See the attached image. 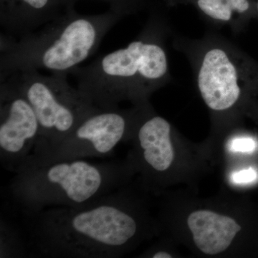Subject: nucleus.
Segmentation results:
<instances>
[{
  "label": "nucleus",
  "instance_id": "nucleus-1",
  "mask_svg": "<svg viewBox=\"0 0 258 258\" xmlns=\"http://www.w3.org/2000/svg\"><path fill=\"white\" fill-rule=\"evenodd\" d=\"M117 192L86 206L47 208L29 216L30 248L46 257H118L135 240L139 226Z\"/></svg>",
  "mask_w": 258,
  "mask_h": 258
},
{
  "label": "nucleus",
  "instance_id": "nucleus-2",
  "mask_svg": "<svg viewBox=\"0 0 258 258\" xmlns=\"http://www.w3.org/2000/svg\"><path fill=\"white\" fill-rule=\"evenodd\" d=\"M120 18L114 13L86 16L68 11L18 38L1 34L0 81L31 70L71 74L95 53Z\"/></svg>",
  "mask_w": 258,
  "mask_h": 258
},
{
  "label": "nucleus",
  "instance_id": "nucleus-3",
  "mask_svg": "<svg viewBox=\"0 0 258 258\" xmlns=\"http://www.w3.org/2000/svg\"><path fill=\"white\" fill-rule=\"evenodd\" d=\"M123 171L118 164L83 159L29 166L15 173L10 193L28 217L47 208H79L113 192Z\"/></svg>",
  "mask_w": 258,
  "mask_h": 258
},
{
  "label": "nucleus",
  "instance_id": "nucleus-4",
  "mask_svg": "<svg viewBox=\"0 0 258 258\" xmlns=\"http://www.w3.org/2000/svg\"><path fill=\"white\" fill-rule=\"evenodd\" d=\"M167 56L152 31L147 30L126 47L75 69L78 88L103 110L118 109L120 102L137 101L163 82Z\"/></svg>",
  "mask_w": 258,
  "mask_h": 258
},
{
  "label": "nucleus",
  "instance_id": "nucleus-5",
  "mask_svg": "<svg viewBox=\"0 0 258 258\" xmlns=\"http://www.w3.org/2000/svg\"><path fill=\"white\" fill-rule=\"evenodd\" d=\"M67 78L66 74L45 76L31 70L0 81H6L23 95L36 114L40 137L31 155L60 143L100 109L79 88L72 87Z\"/></svg>",
  "mask_w": 258,
  "mask_h": 258
},
{
  "label": "nucleus",
  "instance_id": "nucleus-6",
  "mask_svg": "<svg viewBox=\"0 0 258 258\" xmlns=\"http://www.w3.org/2000/svg\"><path fill=\"white\" fill-rule=\"evenodd\" d=\"M129 124L124 112L99 109L83 120L60 143L30 156L18 171L56 161L106 157L125 138Z\"/></svg>",
  "mask_w": 258,
  "mask_h": 258
},
{
  "label": "nucleus",
  "instance_id": "nucleus-7",
  "mask_svg": "<svg viewBox=\"0 0 258 258\" xmlns=\"http://www.w3.org/2000/svg\"><path fill=\"white\" fill-rule=\"evenodd\" d=\"M40 137L36 114L23 95L0 81V160L16 172L31 156Z\"/></svg>",
  "mask_w": 258,
  "mask_h": 258
},
{
  "label": "nucleus",
  "instance_id": "nucleus-8",
  "mask_svg": "<svg viewBox=\"0 0 258 258\" xmlns=\"http://www.w3.org/2000/svg\"><path fill=\"white\" fill-rule=\"evenodd\" d=\"M240 74L235 61L222 48L210 49L204 55L198 76L199 90L213 111L229 109L241 94Z\"/></svg>",
  "mask_w": 258,
  "mask_h": 258
},
{
  "label": "nucleus",
  "instance_id": "nucleus-9",
  "mask_svg": "<svg viewBox=\"0 0 258 258\" xmlns=\"http://www.w3.org/2000/svg\"><path fill=\"white\" fill-rule=\"evenodd\" d=\"M58 0H2L0 26L3 35L18 38L41 28L62 14Z\"/></svg>",
  "mask_w": 258,
  "mask_h": 258
},
{
  "label": "nucleus",
  "instance_id": "nucleus-10",
  "mask_svg": "<svg viewBox=\"0 0 258 258\" xmlns=\"http://www.w3.org/2000/svg\"><path fill=\"white\" fill-rule=\"evenodd\" d=\"M187 225L198 248L210 255L228 248L241 230V226L232 217L210 210L193 212L188 217Z\"/></svg>",
  "mask_w": 258,
  "mask_h": 258
},
{
  "label": "nucleus",
  "instance_id": "nucleus-11",
  "mask_svg": "<svg viewBox=\"0 0 258 258\" xmlns=\"http://www.w3.org/2000/svg\"><path fill=\"white\" fill-rule=\"evenodd\" d=\"M170 123L160 116L146 120L139 127L138 143L146 165L157 172L169 169L174 159Z\"/></svg>",
  "mask_w": 258,
  "mask_h": 258
},
{
  "label": "nucleus",
  "instance_id": "nucleus-12",
  "mask_svg": "<svg viewBox=\"0 0 258 258\" xmlns=\"http://www.w3.org/2000/svg\"><path fill=\"white\" fill-rule=\"evenodd\" d=\"M171 4L195 5L200 13L215 21L228 23L235 15L247 14L252 8L250 0H168Z\"/></svg>",
  "mask_w": 258,
  "mask_h": 258
},
{
  "label": "nucleus",
  "instance_id": "nucleus-13",
  "mask_svg": "<svg viewBox=\"0 0 258 258\" xmlns=\"http://www.w3.org/2000/svg\"><path fill=\"white\" fill-rule=\"evenodd\" d=\"M24 249L19 238L8 226L1 222V253L0 257H16L23 254Z\"/></svg>",
  "mask_w": 258,
  "mask_h": 258
},
{
  "label": "nucleus",
  "instance_id": "nucleus-14",
  "mask_svg": "<svg viewBox=\"0 0 258 258\" xmlns=\"http://www.w3.org/2000/svg\"><path fill=\"white\" fill-rule=\"evenodd\" d=\"M257 142L251 137H237L232 139L227 144L228 150L234 153L251 154L257 150Z\"/></svg>",
  "mask_w": 258,
  "mask_h": 258
},
{
  "label": "nucleus",
  "instance_id": "nucleus-15",
  "mask_svg": "<svg viewBox=\"0 0 258 258\" xmlns=\"http://www.w3.org/2000/svg\"><path fill=\"white\" fill-rule=\"evenodd\" d=\"M231 183L235 185L253 184L258 180V171L254 168L234 171L230 176Z\"/></svg>",
  "mask_w": 258,
  "mask_h": 258
},
{
  "label": "nucleus",
  "instance_id": "nucleus-16",
  "mask_svg": "<svg viewBox=\"0 0 258 258\" xmlns=\"http://www.w3.org/2000/svg\"><path fill=\"white\" fill-rule=\"evenodd\" d=\"M140 0H117L118 3V15L122 16L125 13H128L137 8Z\"/></svg>",
  "mask_w": 258,
  "mask_h": 258
},
{
  "label": "nucleus",
  "instance_id": "nucleus-17",
  "mask_svg": "<svg viewBox=\"0 0 258 258\" xmlns=\"http://www.w3.org/2000/svg\"><path fill=\"white\" fill-rule=\"evenodd\" d=\"M152 257L154 258H171L172 257V256L166 251L161 250L157 251L155 253L153 254Z\"/></svg>",
  "mask_w": 258,
  "mask_h": 258
},
{
  "label": "nucleus",
  "instance_id": "nucleus-18",
  "mask_svg": "<svg viewBox=\"0 0 258 258\" xmlns=\"http://www.w3.org/2000/svg\"><path fill=\"white\" fill-rule=\"evenodd\" d=\"M256 9H257V12H258V2H257V5H256Z\"/></svg>",
  "mask_w": 258,
  "mask_h": 258
}]
</instances>
